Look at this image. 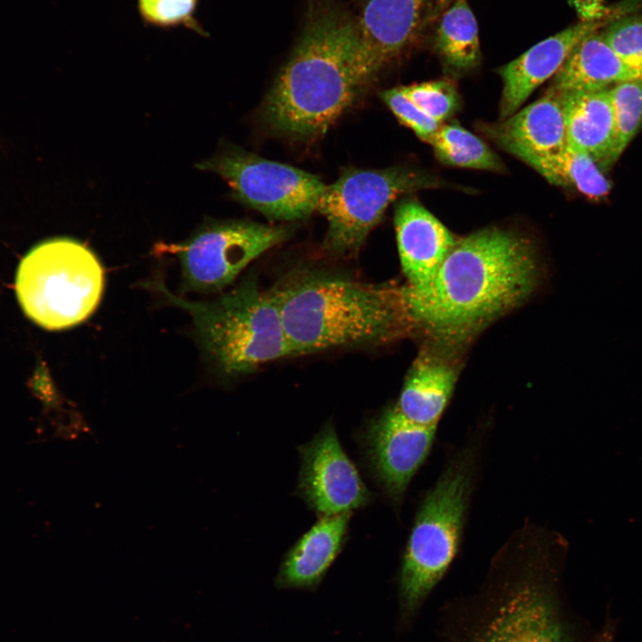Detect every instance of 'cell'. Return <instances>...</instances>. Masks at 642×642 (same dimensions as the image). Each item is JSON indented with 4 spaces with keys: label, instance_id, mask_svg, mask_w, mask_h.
<instances>
[{
    "label": "cell",
    "instance_id": "1",
    "mask_svg": "<svg viewBox=\"0 0 642 642\" xmlns=\"http://www.w3.org/2000/svg\"><path fill=\"white\" fill-rule=\"evenodd\" d=\"M382 66L358 19L337 0H309L302 29L263 105L276 131L298 139L324 134Z\"/></svg>",
    "mask_w": 642,
    "mask_h": 642
},
{
    "label": "cell",
    "instance_id": "2",
    "mask_svg": "<svg viewBox=\"0 0 642 642\" xmlns=\"http://www.w3.org/2000/svg\"><path fill=\"white\" fill-rule=\"evenodd\" d=\"M539 279L531 242L490 227L458 238L426 284L401 289L414 328L459 342L520 305Z\"/></svg>",
    "mask_w": 642,
    "mask_h": 642
},
{
    "label": "cell",
    "instance_id": "3",
    "mask_svg": "<svg viewBox=\"0 0 642 642\" xmlns=\"http://www.w3.org/2000/svg\"><path fill=\"white\" fill-rule=\"evenodd\" d=\"M273 289L294 357L384 343L414 329L401 287L306 275Z\"/></svg>",
    "mask_w": 642,
    "mask_h": 642
},
{
    "label": "cell",
    "instance_id": "4",
    "mask_svg": "<svg viewBox=\"0 0 642 642\" xmlns=\"http://www.w3.org/2000/svg\"><path fill=\"white\" fill-rule=\"evenodd\" d=\"M151 285L191 315L202 346L226 374L294 357L273 288L263 290L247 278L214 300L190 301L170 292L162 282Z\"/></svg>",
    "mask_w": 642,
    "mask_h": 642
},
{
    "label": "cell",
    "instance_id": "5",
    "mask_svg": "<svg viewBox=\"0 0 642 642\" xmlns=\"http://www.w3.org/2000/svg\"><path fill=\"white\" fill-rule=\"evenodd\" d=\"M103 286V269L95 254L69 237L35 245L22 258L15 276V293L22 311L51 331L86 320L99 305Z\"/></svg>",
    "mask_w": 642,
    "mask_h": 642
},
{
    "label": "cell",
    "instance_id": "6",
    "mask_svg": "<svg viewBox=\"0 0 642 642\" xmlns=\"http://www.w3.org/2000/svg\"><path fill=\"white\" fill-rule=\"evenodd\" d=\"M473 476V457L463 452L447 465L421 502L399 572V602L404 618L416 611L456 556Z\"/></svg>",
    "mask_w": 642,
    "mask_h": 642
},
{
    "label": "cell",
    "instance_id": "7",
    "mask_svg": "<svg viewBox=\"0 0 642 642\" xmlns=\"http://www.w3.org/2000/svg\"><path fill=\"white\" fill-rule=\"evenodd\" d=\"M440 185L429 174L401 166L344 171L325 186L317 205L328 223L324 248L337 256L356 253L394 200Z\"/></svg>",
    "mask_w": 642,
    "mask_h": 642
},
{
    "label": "cell",
    "instance_id": "8",
    "mask_svg": "<svg viewBox=\"0 0 642 642\" xmlns=\"http://www.w3.org/2000/svg\"><path fill=\"white\" fill-rule=\"evenodd\" d=\"M223 177L233 197L272 220L295 221L317 210L325 185L288 164L226 146L196 165Z\"/></svg>",
    "mask_w": 642,
    "mask_h": 642
},
{
    "label": "cell",
    "instance_id": "9",
    "mask_svg": "<svg viewBox=\"0 0 642 642\" xmlns=\"http://www.w3.org/2000/svg\"><path fill=\"white\" fill-rule=\"evenodd\" d=\"M292 228L245 220L209 222L170 251L178 256L185 287L211 292L231 284L251 261L288 239Z\"/></svg>",
    "mask_w": 642,
    "mask_h": 642
},
{
    "label": "cell",
    "instance_id": "10",
    "mask_svg": "<svg viewBox=\"0 0 642 642\" xmlns=\"http://www.w3.org/2000/svg\"><path fill=\"white\" fill-rule=\"evenodd\" d=\"M436 428L408 420L394 405L371 419L359 435L367 471L394 504L400 503L427 458Z\"/></svg>",
    "mask_w": 642,
    "mask_h": 642
},
{
    "label": "cell",
    "instance_id": "11",
    "mask_svg": "<svg viewBox=\"0 0 642 642\" xmlns=\"http://www.w3.org/2000/svg\"><path fill=\"white\" fill-rule=\"evenodd\" d=\"M298 450L296 494L318 516L352 513L371 502L372 494L342 447L332 422Z\"/></svg>",
    "mask_w": 642,
    "mask_h": 642
},
{
    "label": "cell",
    "instance_id": "12",
    "mask_svg": "<svg viewBox=\"0 0 642 642\" xmlns=\"http://www.w3.org/2000/svg\"><path fill=\"white\" fill-rule=\"evenodd\" d=\"M642 0H624L601 16L586 19L537 43L523 54L502 66L498 74L503 88L499 103L500 120L508 118L544 82L558 72L572 49L587 35L613 20L640 11Z\"/></svg>",
    "mask_w": 642,
    "mask_h": 642
},
{
    "label": "cell",
    "instance_id": "13",
    "mask_svg": "<svg viewBox=\"0 0 642 642\" xmlns=\"http://www.w3.org/2000/svg\"><path fill=\"white\" fill-rule=\"evenodd\" d=\"M474 642H567L548 584L526 573L507 590Z\"/></svg>",
    "mask_w": 642,
    "mask_h": 642
},
{
    "label": "cell",
    "instance_id": "14",
    "mask_svg": "<svg viewBox=\"0 0 642 642\" xmlns=\"http://www.w3.org/2000/svg\"><path fill=\"white\" fill-rule=\"evenodd\" d=\"M454 0H363L357 18L367 45L381 66L430 37Z\"/></svg>",
    "mask_w": 642,
    "mask_h": 642
},
{
    "label": "cell",
    "instance_id": "15",
    "mask_svg": "<svg viewBox=\"0 0 642 642\" xmlns=\"http://www.w3.org/2000/svg\"><path fill=\"white\" fill-rule=\"evenodd\" d=\"M481 130L519 159L558 152L566 146L562 94L549 86L537 101L505 119L482 125Z\"/></svg>",
    "mask_w": 642,
    "mask_h": 642
},
{
    "label": "cell",
    "instance_id": "16",
    "mask_svg": "<svg viewBox=\"0 0 642 642\" xmlns=\"http://www.w3.org/2000/svg\"><path fill=\"white\" fill-rule=\"evenodd\" d=\"M394 226L407 285L421 287L432 280L458 238L415 199L396 204Z\"/></svg>",
    "mask_w": 642,
    "mask_h": 642
},
{
    "label": "cell",
    "instance_id": "17",
    "mask_svg": "<svg viewBox=\"0 0 642 642\" xmlns=\"http://www.w3.org/2000/svg\"><path fill=\"white\" fill-rule=\"evenodd\" d=\"M351 514L319 516L285 553L276 585L280 588L315 589L342 550Z\"/></svg>",
    "mask_w": 642,
    "mask_h": 642
},
{
    "label": "cell",
    "instance_id": "18",
    "mask_svg": "<svg viewBox=\"0 0 642 642\" xmlns=\"http://www.w3.org/2000/svg\"><path fill=\"white\" fill-rule=\"evenodd\" d=\"M566 144L590 155L601 169L616 156V127L609 88L561 93Z\"/></svg>",
    "mask_w": 642,
    "mask_h": 642
},
{
    "label": "cell",
    "instance_id": "19",
    "mask_svg": "<svg viewBox=\"0 0 642 642\" xmlns=\"http://www.w3.org/2000/svg\"><path fill=\"white\" fill-rule=\"evenodd\" d=\"M642 76L621 62L605 42L600 29L576 45L550 86L560 93L597 91Z\"/></svg>",
    "mask_w": 642,
    "mask_h": 642
},
{
    "label": "cell",
    "instance_id": "20",
    "mask_svg": "<svg viewBox=\"0 0 642 642\" xmlns=\"http://www.w3.org/2000/svg\"><path fill=\"white\" fill-rule=\"evenodd\" d=\"M457 377V368L452 364L424 351L414 361L395 407L412 422L437 426Z\"/></svg>",
    "mask_w": 642,
    "mask_h": 642
},
{
    "label": "cell",
    "instance_id": "21",
    "mask_svg": "<svg viewBox=\"0 0 642 642\" xmlns=\"http://www.w3.org/2000/svg\"><path fill=\"white\" fill-rule=\"evenodd\" d=\"M430 37L435 53L449 73L463 75L480 65L479 29L467 0H454L438 19Z\"/></svg>",
    "mask_w": 642,
    "mask_h": 642
},
{
    "label": "cell",
    "instance_id": "22",
    "mask_svg": "<svg viewBox=\"0 0 642 642\" xmlns=\"http://www.w3.org/2000/svg\"><path fill=\"white\" fill-rule=\"evenodd\" d=\"M520 160L550 184L576 191L588 199L600 200L611 190V183L594 159L567 144L553 154L528 155Z\"/></svg>",
    "mask_w": 642,
    "mask_h": 642
},
{
    "label": "cell",
    "instance_id": "23",
    "mask_svg": "<svg viewBox=\"0 0 642 642\" xmlns=\"http://www.w3.org/2000/svg\"><path fill=\"white\" fill-rule=\"evenodd\" d=\"M429 144L444 164L490 171L504 169L498 155L458 123L440 124Z\"/></svg>",
    "mask_w": 642,
    "mask_h": 642
},
{
    "label": "cell",
    "instance_id": "24",
    "mask_svg": "<svg viewBox=\"0 0 642 642\" xmlns=\"http://www.w3.org/2000/svg\"><path fill=\"white\" fill-rule=\"evenodd\" d=\"M616 127V156L622 153L642 126V78L609 87Z\"/></svg>",
    "mask_w": 642,
    "mask_h": 642
},
{
    "label": "cell",
    "instance_id": "25",
    "mask_svg": "<svg viewBox=\"0 0 642 642\" xmlns=\"http://www.w3.org/2000/svg\"><path fill=\"white\" fill-rule=\"evenodd\" d=\"M601 32L621 62L642 76V12L622 15L602 28Z\"/></svg>",
    "mask_w": 642,
    "mask_h": 642
},
{
    "label": "cell",
    "instance_id": "26",
    "mask_svg": "<svg viewBox=\"0 0 642 642\" xmlns=\"http://www.w3.org/2000/svg\"><path fill=\"white\" fill-rule=\"evenodd\" d=\"M401 91L423 111L439 123L449 119L459 106L455 85L440 79L399 86Z\"/></svg>",
    "mask_w": 642,
    "mask_h": 642
},
{
    "label": "cell",
    "instance_id": "27",
    "mask_svg": "<svg viewBox=\"0 0 642 642\" xmlns=\"http://www.w3.org/2000/svg\"><path fill=\"white\" fill-rule=\"evenodd\" d=\"M199 0H136L143 21L157 28L186 26L198 29L194 14Z\"/></svg>",
    "mask_w": 642,
    "mask_h": 642
},
{
    "label": "cell",
    "instance_id": "28",
    "mask_svg": "<svg viewBox=\"0 0 642 642\" xmlns=\"http://www.w3.org/2000/svg\"><path fill=\"white\" fill-rule=\"evenodd\" d=\"M381 97L394 115L423 141L430 143L440 123L416 105L400 89L384 90Z\"/></svg>",
    "mask_w": 642,
    "mask_h": 642
},
{
    "label": "cell",
    "instance_id": "29",
    "mask_svg": "<svg viewBox=\"0 0 642 642\" xmlns=\"http://www.w3.org/2000/svg\"><path fill=\"white\" fill-rule=\"evenodd\" d=\"M597 642H612V638L609 634H604Z\"/></svg>",
    "mask_w": 642,
    "mask_h": 642
}]
</instances>
